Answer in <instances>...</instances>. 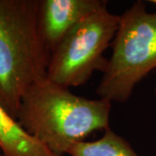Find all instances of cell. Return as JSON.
<instances>
[{
    "mask_svg": "<svg viewBox=\"0 0 156 156\" xmlns=\"http://www.w3.org/2000/svg\"><path fill=\"white\" fill-rule=\"evenodd\" d=\"M112 102L88 99L46 78L23 95L17 120L58 156L91 133L109 128Z\"/></svg>",
    "mask_w": 156,
    "mask_h": 156,
    "instance_id": "obj_1",
    "label": "cell"
},
{
    "mask_svg": "<svg viewBox=\"0 0 156 156\" xmlns=\"http://www.w3.org/2000/svg\"><path fill=\"white\" fill-rule=\"evenodd\" d=\"M38 0H0V102L17 119L23 95L47 78L50 54L39 33Z\"/></svg>",
    "mask_w": 156,
    "mask_h": 156,
    "instance_id": "obj_2",
    "label": "cell"
},
{
    "mask_svg": "<svg viewBox=\"0 0 156 156\" xmlns=\"http://www.w3.org/2000/svg\"><path fill=\"white\" fill-rule=\"evenodd\" d=\"M112 47L96 92L110 102H126L136 84L156 69V11L135 2L120 16Z\"/></svg>",
    "mask_w": 156,
    "mask_h": 156,
    "instance_id": "obj_3",
    "label": "cell"
},
{
    "mask_svg": "<svg viewBox=\"0 0 156 156\" xmlns=\"http://www.w3.org/2000/svg\"><path fill=\"white\" fill-rule=\"evenodd\" d=\"M120 16L107 6L85 18L68 34L51 54L47 78L63 87L84 84L95 70L103 71V54L114 40Z\"/></svg>",
    "mask_w": 156,
    "mask_h": 156,
    "instance_id": "obj_4",
    "label": "cell"
},
{
    "mask_svg": "<svg viewBox=\"0 0 156 156\" xmlns=\"http://www.w3.org/2000/svg\"><path fill=\"white\" fill-rule=\"evenodd\" d=\"M105 6L101 0H40L39 33L50 56L79 23Z\"/></svg>",
    "mask_w": 156,
    "mask_h": 156,
    "instance_id": "obj_5",
    "label": "cell"
},
{
    "mask_svg": "<svg viewBox=\"0 0 156 156\" xmlns=\"http://www.w3.org/2000/svg\"><path fill=\"white\" fill-rule=\"evenodd\" d=\"M0 150L4 156H58L29 134L1 102Z\"/></svg>",
    "mask_w": 156,
    "mask_h": 156,
    "instance_id": "obj_6",
    "label": "cell"
},
{
    "mask_svg": "<svg viewBox=\"0 0 156 156\" xmlns=\"http://www.w3.org/2000/svg\"><path fill=\"white\" fill-rule=\"evenodd\" d=\"M68 154L71 156H140L126 140L110 128L100 139L81 141L73 146Z\"/></svg>",
    "mask_w": 156,
    "mask_h": 156,
    "instance_id": "obj_7",
    "label": "cell"
},
{
    "mask_svg": "<svg viewBox=\"0 0 156 156\" xmlns=\"http://www.w3.org/2000/svg\"><path fill=\"white\" fill-rule=\"evenodd\" d=\"M149 3H152V4H154V5H156V0H150V1H148Z\"/></svg>",
    "mask_w": 156,
    "mask_h": 156,
    "instance_id": "obj_8",
    "label": "cell"
},
{
    "mask_svg": "<svg viewBox=\"0 0 156 156\" xmlns=\"http://www.w3.org/2000/svg\"><path fill=\"white\" fill-rule=\"evenodd\" d=\"M0 156H4L3 155V154H2V152H1V150H0Z\"/></svg>",
    "mask_w": 156,
    "mask_h": 156,
    "instance_id": "obj_9",
    "label": "cell"
},
{
    "mask_svg": "<svg viewBox=\"0 0 156 156\" xmlns=\"http://www.w3.org/2000/svg\"><path fill=\"white\" fill-rule=\"evenodd\" d=\"M154 92H155V94H156V86H155V88H154Z\"/></svg>",
    "mask_w": 156,
    "mask_h": 156,
    "instance_id": "obj_10",
    "label": "cell"
}]
</instances>
